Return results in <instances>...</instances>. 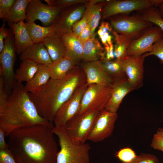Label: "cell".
Segmentation results:
<instances>
[{
    "mask_svg": "<svg viewBox=\"0 0 163 163\" xmlns=\"http://www.w3.org/2000/svg\"><path fill=\"white\" fill-rule=\"evenodd\" d=\"M52 129L38 125L12 132L7 142L17 163H56L58 147Z\"/></svg>",
    "mask_w": 163,
    "mask_h": 163,
    "instance_id": "cell-1",
    "label": "cell"
},
{
    "mask_svg": "<svg viewBox=\"0 0 163 163\" xmlns=\"http://www.w3.org/2000/svg\"><path fill=\"white\" fill-rule=\"evenodd\" d=\"M86 83L83 70L76 66L64 77L50 79L37 92L28 93L40 115L53 123L60 107L77 89Z\"/></svg>",
    "mask_w": 163,
    "mask_h": 163,
    "instance_id": "cell-2",
    "label": "cell"
},
{
    "mask_svg": "<svg viewBox=\"0 0 163 163\" xmlns=\"http://www.w3.org/2000/svg\"><path fill=\"white\" fill-rule=\"evenodd\" d=\"M41 125L52 129L53 123L39 113L22 83L16 82L3 110L0 113V128L6 136L22 128Z\"/></svg>",
    "mask_w": 163,
    "mask_h": 163,
    "instance_id": "cell-3",
    "label": "cell"
},
{
    "mask_svg": "<svg viewBox=\"0 0 163 163\" xmlns=\"http://www.w3.org/2000/svg\"><path fill=\"white\" fill-rule=\"evenodd\" d=\"M57 136L60 149L56 163H89L91 146L85 142H73L67 134L64 127L54 126L52 129Z\"/></svg>",
    "mask_w": 163,
    "mask_h": 163,
    "instance_id": "cell-4",
    "label": "cell"
},
{
    "mask_svg": "<svg viewBox=\"0 0 163 163\" xmlns=\"http://www.w3.org/2000/svg\"><path fill=\"white\" fill-rule=\"evenodd\" d=\"M111 25L118 34L135 40L141 35L153 24L143 19L138 14L129 15L120 14L112 17Z\"/></svg>",
    "mask_w": 163,
    "mask_h": 163,
    "instance_id": "cell-5",
    "label": "cell"
},
{
    "mask_svg": "<svg viewBox=\"0 0 163 163\" xmlns=\"http://www.w3.org/2000/svg\"><path fill=\"white\" fill-rule=\"evenodd\" d=\"M16 53L14 35L10 28L9 36L5 41L4 48L0 53V76L3 77L5 88L9 95L16 82L14 69Z\"/></svg>",
    "mask_w": 163,
    "mask_h": 163,
    "instance_id": "cell-6",
    "label": "cell"
},
{
    "mask_svg": "<svg viewBox=\"0 0 163 163\" xmlns=\"http://www.w3.org/2000/svg\"><path fill=\"white\" fill-rule=\"evenodd\" d=\"M111 86L100 84L88 85L82 97L78 113L98 112L104 109L110 99Z\"/></svg>",
    "mask_w": 163,
    "mask_h": 163,
    "instance_id": "cell-7",
    "label": "cell"
},
{
    "mask_svg": "<svg viewBox=\"0 0 163 163\" xmlns=\"http://www.w3.org/2000/svg\"><path fill=\"white\" fill-rule=\"evenodd\" d=\"M163 0H108L102 11V17L107 18L120 14H128L148 8L158 7Z\"/></svg>",
    "mask_w": 163,
    "mask_h": 163,
    "instance_id": "cell-8",
    "label": "cell"
},
{
    "mask_svg": "<svg viewBox=\"0 0 163 163\" xmlns=\"http://www.w3.org/2000/svg\"><path fill=\"white\" fill-rule=\"evenodd\" d=\"M98 112L78 113L66 122L65 129L73 142L79 143L86 142Z\"/></svg>",
    "mask_w": 163,
    "mask_h": 163,
    "instance_id": "cell-9",
    "label": "cell"
},
{
    "mask_svg": "<svg viewBox=\"0 0 163 163\" xmlns=\"http://www.w3.org/2000/svg\"><path fill=\"white\" fill-rule=\"evenodd\" d=\"M66 8L51 6L42 3L40 0H30L27 8L25 23L35 22L38 20L43 26H50Z\"/></svg>",
    "mask_w": 163,
    "mask_h": 163,
    "instance_id": "cell-10",
    "label": "cell"
},
{
    "mask_svg": "<svg viewBox=\"0 0 163 163\" xmlns=\"http://www.w3.org/2000/svg\"><path fill=\"white\" fill-rule=\"evenodd\" d=\"M117 113L104 109L99 111L88 137L87 140L94 142L102 141L110 137L118 118Z\"/></svg>",
    "mask_w": 163,
    "mask_h": 163,
    "instance_id": "cell-11",
    "label": "cell"
},
{
    "mask_svg": "<svg viewBox=\"0 0 163 163\" xmlns=\"http://www.w3.org/2000/svg\"><path fill=\"white\" fill-rule=\"evenodd\" d=\"M88 86L86 83L78 88L60 107L53 120L54 126L64 127L66 122L78 113L82 97Z\"/></svg>",
    "mask_w": 163,
    "mask_h": 163,
    "instance_id": "cell-12",
    "label": "cell"
},
{
    "mask_svg": "<svg viewBox=\"0 0 163 163\" xmlns=\"http://www.w3.org/2000/svg\"><path fill=\"white\" fill-rule=\"evenodd\" d=\"M163 37V31L158 27L152 26L131 43L126 56H141L150 52L153 44Z\"/></svg>",
    "mask_w": 163,
    "mask_h": 163,
    "instance_id": "cell-13",
    "label": "cell"
},
{
    "mask_svg": "<svg viewBox=\"0 0 163 163\" xmlns=\"http://www.w3.org/2000/svg\"><path fill=\"white\" fill-rule=\"evenodd\" d=\"M145 56H126L121 60L128 80L135 89L143 86L144 62Z\"/></svg>",
    "mask_w": 163,
    "mask_h": 163,
    "instance_id": "cell-14",
    "label": "cell"
},
{
    "mask_svg": "<svg viewBox=\"0 0 163 163\" xmlns=\"http://www.w3.org/2000/svg\"><path fill=\"white\" fill-rule=\"evenodd\" d=\"M86 9V6L66 8L52 24L56 32L62 34L72 32L73 26L82 18Z\"/></svg>",
    "mask_w": 163,
    "mask_h": 163,
    "instance_id": "cell-15",
    "label": "cell"
},
{
    "mask_svg": "<svg viewBox=\"0 0 163 163\" xmlns=\"http://www.w3.org/2000/svg\"><path fill=\"white\" fill-rule=\"evenodd\" d=\"M81 68L85 74L88 85L97 84L110 87L114 82L102 67L99 61L86 62L82 64Z\"/></svg>",
    "mask_w": 163,
    "mask_h": 163,
    "instance_id": "cell-16",
    "label": "cell"
},
{
    "mask_svg": "<svg viewBox=\"0 0 163 163\" xmlns=\"http://www.w3.org/2000/svg\"><path fill=\"white\" fill-rule=\"evenodd\" d=\"M135 89L127 78L114 82L111 86L110 97L104 109L117 113L125 97Z\"/></svg>",
    "mask_w": 163,
    "mask_h": 163,
    "instance_id": "cell-17",
    "label": "cell"
},
{
    "mask_svg": "<svg viewBox=\"0 0 163 163\" xmlns=\"http://www.w3.org/2000/svg\"><path fill=\"white\" fill-rule=\"evenodd\" d=\"M21 61L29 60L39 65L50 66L53 62L46 48L41 42L33 43L27 47L20 55Z\"/></svg>",
    "mask_w": 163,
    "mask_h": 163,
    "instance_id": "cell-18",
    "label": "cell"
},
{
    "mask_svg": "<svg viewBox=\"0 0 163 163\" xmlns=\"http://www.w3.org/2000/svg\"><path fill=\"white\" fill-rule=\"evenodd\" d=\"M8 25L13 33L16 54L20 55L33 43L24 21L17 23H8Z\"/></svg>",
    "mask_w": 163,
    "mask_h": 163,
    "instance_id": "cell-19",
    "label": "cell"
},
{
    "mask_svg": "<svg viewBox=\"0 0 163 163\" xmlns=\"http://www.w3.org/2000/svg\"><path fill=\"white\" fill-rule=\"evenodd\" d=\"M61 36L66 47V56L77 64L83 59V44L72 32L62 34Z\"/></svg>",
    "mask_w": 163,
    "mask_h": 163,
    "instance_id": "cell-20",
    "label": "cell"
},
{
    "mask_svg": "<svg viewBox=\"0 0 163 163\" xmlns=\"http://www.w3.org/2000/svg\"><path fill=\"white\" fill-rule=\"evenodd\" d=\"M53 62H55L66 56V50L61 34L55 32L42 41Z\"/></svg>",
    "mask_w": 163,
    "mask_h": 163,
    "instance_id": "cell-21",
    "label": "cell"
},
{
    "mask_svg": "<svg viewBox=\"0 0 163 163\" xmlns=\"http://www.w3.org/2000/svg\"><path fill=\"white\" fill-rule=\"evenodd\" d=\"M91 37L84 43L82 59L86 62L104 60L105 52L99 41L95 37Z\"/></svg>",
    "mask_w": 163,
    "mask_h": 163,
    "instance_id": "cell-22",
    "label": "cell"
},
{
    "mask_svg": "<svg viewBox=\"0 0 163 163\" xmlns=\"http://www.w3.org/2000/svg\"><path fill=\"white\" fill-rule=\"evenodd\" d=\"M50 73L48 66L39 65L38 69L33 77L26 82L25 89L29 93L38 91L50 79Z\"/></svg>",
    "mask_w": 163,
    "mask_h": 163,
    "instance_id": "cell-23",
    "label": "cell"
},
{
    "mask_svg": "<svg viewBox=\"0 0 163 163\" xmlns=\"http://www.w3.org/2000/svg\"><path fill=\"white\" fill-rule=\"evenodd\" d=\"M76 64L74 61L66 56L53 62L48 66L51 74L50 79H58L64 77L76 66Z\"/></svg>",
    "mask_w": 163,
    "mask_h": 163,
    "instance_id": "cell-24",
    "label": "cell"
},
{
    "mask_svg": "<svg viewBox=\"0 0 163 163\" xmlns=\"http://www.w3.org/2000/svg\"><path fill=\"white\" fill-rule=\"evenodd\" d=\"M25 23L33 43L41 42L44 38L52 36L56 32L53 25L44 27L37 24L35 22Z\"/></svg>",
    "mask_w": 163,
    "mask_h": 163,
    "instance_id": "cell-25",
    "label": "cell"
},
{
    "mask_svg": "<svg viewBox=\"0 0 163 163\" xmlns=\"http://www.w3.org/2000/svg\"><path fill=\"white\" fill-rule=\"evenodd\" d=\"M39 65L29 60L21 61L20 65L15 72V78L17 82L22 83L30 81L37 71Z\"/></svg>",
    "mask_w": 163,
    "mask_h": 163,
    "instance_id": "cell-26",
    "label": "cell"
},
{
    "mask_svg": "<svg viewBox=\"0 0 163 163\" xmlns=\"http://www.w3.org/2000/svg\"><path fill=\"white\" fill-rule=\"evenodd\" d=\"M99 61L102 67L111 78L114 82L127 78L121 59Z\"/></svg>",
    "mask_w": 163,
    "mask_h": 163,
    "instance_id": "cell-27",
    "label": "cell"
},
{
    "mask_svg": "<svg viewBox=\"0 0 163 163\" xmlns=\"http://www.w3.org/2000/svg\"><path fill=\"white\" fill-rule=\"evenodd\" d=\"M30 1L16 0L5 20L12 23L25 20L27 17V8Z\"/></svg>",
    "mask_w": 163,
    "mask_h": 163,
    "instance_id": "cell-28",
    "label": "cell"
},
{
    "mask_svg": "<svg viewBox=\"0 0 163 163\" xmlns=\"http://www.w3.org/2000/svg\"><path fill=\"white\" fill-rule=\"evenodd\" d=\"M112 33L115 42L114 47L115 57L116 59H122L126 56L127 49L134 40L126 36L118 34L113 30Z\"/></svg>",
    "mask_w": 163,
    "mask_h": 163,
    "instance_id": "cell-29",
    "label": "cell"
},
{
    "mask_svg": "<svg viewBox=\"0 0 163 163\" xmlns=\"http://www.w3.org/2000/svg\"><path fill=\"white\" fill-rule=\"evenodd\" d=\"M108 0H95L91 7L88 23L91 32V37L95 36V29L97 26L101 18V12L103 7L107 3Z\"/></svg>",
    "mask_w": 163,
    "mask_h": 163,
    "instance_id": "cell-30",
    "label": "cell"
},
{
    "mask_svg": "<svg viewBox=\"0 0 163 163\" xmlns=\"http://www.w3.org/2000/svg\"><path fill=\"white\" fill-rule=\"evenodd\" d=\"M138 12L137 14L143 19L158 27L163 31V18L157 7H152Z\"/></svg>",
    "mask_w": 163,
    "mask_h": 163,
    "instance_id": "cell-31",
    "label": "cell"
},
{
    "mask_svg": "<svg viewBox=\"0 0 163 163\" xmlns=\"http://www.w3.org/2000/svg\"><path fill=\"white\" fill-rule=\"evenodd\" d=\"M95 1V0H90L88 3L86 5V11L81 19L73 26L72 31L76 36L78 37L88 24L90 9Z\"/></svg>",
    "mask_w": 163,
    "mask_h": 163,
    "instance_id": "cell-32",
    "label": "cell"
},
{
    "mask_svg": "<svg viewBox=\"0 0 163 163\" xmlns=\"http://www.w3.org/2000/svg\"><path fill=\"white\" fill-rule=\"evenodd\" d=\"M115 156L122 163H130L136 158L137 155L132 149L127 147L120 149L116 152Z\"/></svg>",
    "mask_w": 163,
    "mask_h": 163,
    "instance_id": "cell-33",
    "label": "cell"
},
{
    "mask_svg": "<svg viewBox=\"0 0 163 163\" xmlns=\"http://www.w3.org/2000/svg\"><path fill=\"white\" fill-rule=\"evenodd\" d=\"M145 57L154 55L158 58L161 64H163V37L156 41L153 45L151 51L144 54Z\"/></svg>",
    "mask_w": 163,
    "mask_h": 163,
    "instance_id": "cell-34",
    "label": "cell"
},
{
    "mask_svg": "<svg viewBox=\"0 0 163 163\" xmlns=\"http://www.w3.org/2000/svg\"><path fill=\"white\" fill-rule=\"evenodd\" d=\"M150 146L154 149L163 152V130L162 128H158L154 134Z\"/></svg>",
    "mask_w": 163,
    "mask_h": 163,
    "instance_id": "cell-35",
    "label": "cell"
},
{
    "mask_svg": "<svg viewBox=\"0 0 163 163\" xmlns=\"http://www.w3.org/2000/svg\"><path fill=\"white\" fill-rule=\"evenodd\" d=\"M88 0H45L47 4L51 6L69 7L74 5L88 2Z\"/></svg>",
    "mask_w": 163,
    "mask_h": 163,
    "instance_id": "cell-36",
    "label": "cell"
},
{
    "mask_svg": "<svg viewBox=\"0 0 163 163\" xmlns=\"http://www.w3.org/2000/svg\"><path fill=\"white\" fill-rule=\"evenodd\" d=\"M10 95L6 90L3 78L0 77V113L4 109L9 98Z\"/></svg>",
    "mask_w": 163,
    "mask_h": 163,
    "instance_id": "cell-37",
    "label": "cell"
},
{
    "mask_svg": "<svg viewBox=\"0 0 163 163\" xmlns=\"http://www.w3.org/2000/svg\"><path fill=\"white\" fill-rule=\"evenodd\" d=\"M16 0H0V18H6Z\"/></svg>",
    "mask_w": 163,
    "mask_h": 163,
    "instance_id": "cell-38",
    "label": "cell"
},
{
    "mask_svg": "<svg viewBox=\"0 0 163 163\" xmlns=\"http://www.w3.org/2000/svg\"><path fill=\"white\" fill-rule=\"evenodd\" d=\"M130 163H160V162L155 155L149 153H142L137 155Z\"/></svg>",
    "mask_w": 163,
    "mask_h": 163,
    "instance_id": "cell-39",
    "label": "cell"
},
{
    "mask_svg": "<svg viewBox=\"0 0 163 163\" xmlns=\"http://www.w3.org/2000/svg\"><path fill=\"white\" fill-rule=\"evenodd\" d=\"M0 163H17L14 156L9 149L0 150Z\"/></svg>",
    "mask_w": 163,
    "mask_h": 163,
    "instance_id": "cell-40",
    "label": "cell"
},
{
    "mask_svg": "<svg viewBox=\"0 0 163 163\" xmlns=\"http://www.w3.org/2000/svg\"><path fill=\"white\" fill-rule=\"evenodd\" d=\"M5 24L3 23L0 28V53L3 50L5 46V41L8 36L9 29L5 27Z\"/></svg>",
    "mask_w": 163,
    "mask_h": 163,
    "instance_id": "cell-41",
    "label": "cell"
},
{
    "mask_svg": "<svg viewBox=\"0 0 163 163\" xmlns=\"http://www.w3.org/2000/svg\"><path fill=\"white\" fill-rule=\"evenodd\" d=\"M91 27L90 25L87 24L78 36V37L84 45L85 42L91 37Z\"/></svg>",
    "mask_w": 163,
    "mask_h": 163,
    "instance_id": "cell-42",
    "label": "cell"
},
{
    "mask_svg": "<svg viewBox=\"0 0 163 163\" xmlns=\"http://www.w3.org/2000/svg\"><path fill=\"white\" fill-rule=\"evenodd\" d=\"M112 27L111 25L106 22H103L99 27L97 33L99 37L103 36L108 32H112Z\"/></svg>",
    "mask_w": 163,
    "mask_h": 163,
    "instance_id": "cell-43",
    "label": "cell"
},
{
    "mask_svg": "<svg viewBox=\"0 0 163 163\" xmlns=\"http://www.w3.org/2000/svg\"><path fill=\"white\" fill-rule=\"evenodd\" d=\"M104 49L105 52V59L104 60L110 61L115 58L113 44L105 46Z\"/></svg>",
    "mask_w": 163,
    "mask_h": 163,
    "instance_id": "cell-44",
    "label": "cell"
},
{
    "mask_svg": "<svg viewBox=\"0 0 163 163\" xmlns=\"http://www.w3.org/2000/svg\"><path fill=\"white\" fill-rule=\"evenodd\" d=\"M6 136L4 130L0 128V150H3L8 149L7 143L5 140Z\"/></svg>",
    "mask_w": 163,
    "mask_h": 163,
    "instance_id": "cell-45",
    "label": "cell"
},
{
    "mask_svg": "<svg viewBox=\"0 0 163 163\" xmlns=\"http://www.w3.org/2000/svg\"><path fill=\"white\" fill-rule=\"evenodd\" d=\"M157 8L161 17L163 18V3L160 4Z\"/></svg>",
    "mask_w": 163,
    "mask_h": 163,
    "instance_id": "cell-46",
    "label": "cell"
},
{
    "mask_svg": "<svg viewBox=\"0 0 163 163\" xmlns=\"http://www.w3.org/2000/svg\"><path fill=\"white\" fill-rule=\"evenodd\" d=\"M162 129H163V128H162Z\"/></svg>",
    "mask_w": 163,
    "mask_h": 163,
    "instance_id": "cell-47",
    "label": "cell"
}]
</instances>
